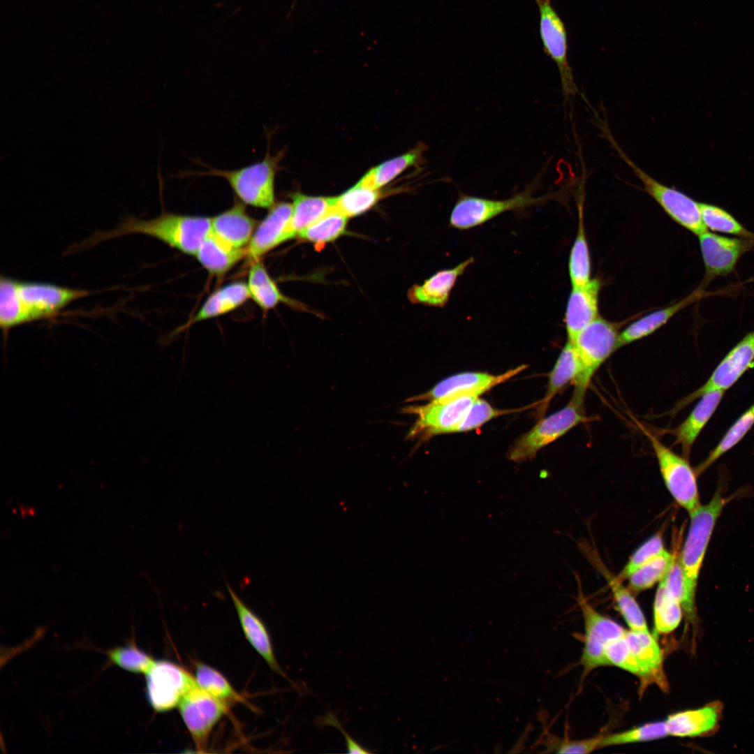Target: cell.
<instances>
[{"label": "cell", "mask_w": 754, "mask_h": 754, "mask_svg": "<svg viewBox=\"0 0 754 754\" xmlns=\"http://www.w3.org/2000/svg\"><path fill=\"white\" fill-rule=\"evenodd\" d=\"M212 218L202 216L163 213L149 220L128 217L116 228L98 232L83 243L91 246L104 240L133 233L153 237L172 248L195 256L211 229Z\"/></svg>", "instance_id": "1"}, {"label": "cell", "mask_w": 754, "mask_h": 754, "mask_svg": "<svg viewBox=\"0 0 754 754\" xmlns=\"http://www.w3.org/2000/svg\"><path fill=\"white\" fill-rule=\"evenodd\" d=\"M731 498H724L717 491L710 501L690 512L688 535L679 556L683 573L686 606L683 616L688 624L697 623L695 593L700 571L706 551L722 510Z\"/></svg>", "instance_id": "2"}, {"label": "cell", "mask_w": 754, "mask_h": 754, "mask_svg": "<svg viewBox=\"0 0 754 754\" xmlns=\"http://www.w3.org/2000/svg\"><path fill=\"white\" fill-rule=\"evenodd\" d=\"M600 134L617 156L632 170L646 192L676 223L696 235L708 230L700 212V202L683 192L667 186L652 177L639 167L623 150L612 135L606 120L597 118Z\"/></svg>", "instance_id": "3"}, {"label": "cell", "mask_w": 754, "mask_h": 754, "mask_svg": "<svg viewBox=\"0 0 754 754\" xmlns=\"http://www.w3.org/2000/svg\"><path fill=\"white\" fill-rule=\"evenodd\" d=\"M282 151L272 155L268 150L263 160L240 169L228 170L208 167L207 171L183 173V177L199 175L223 178L244 204L269 209L275 204L274 183Z\"/></svg>", "instance_id": "4"}, {"label": "cell", "mask_w": 754, "mask_h": 754, "mask_svg": "<svg viewBox=\"0 0 754 754\" xmlns=\"http://www.w3.org/2000/svg\"><path fill=\"white\" fill-rule=\"evenodd\" d=\"M584 399L572 394L568 404L559 411L540 418L528 431L519 436L507 452V459L517 464L533 459L538 451L564 436L579 424L590 422Z\"/></svg>", "instance_id": "5"}, {"label": "cell", "mask_w": 754, "mask_h": 754, "mask_svg": "<svg viewBox=\"0 0 754 754\" xmlns=\"http://www.w3.org/2000/svg\"><path fill=\"white\" fill-rule=\"evenodd\" d=\"M619 324L598 317L572 341L575 347L578 374L573 382V394L584 398L591 380L612 353L617 350ZM569 341V340H568Z\"/></svg>", "instance_id": "6"}, {"label": "cell", "mask_w": 754, "mask_h": 754, "mask_svg": "<svg viewBox=\"0 0 754 754\" xmlns=\"http://www.w3.org/2000/svg\"><path fill=\"white\" fill-rule=\"evenodd\" d=\"M15 290L20 325L53 318L71 303L89 294L86 290L17 279H15Z\"/></svg>", "instance_id": "7"}, {"label": "cell", "mask_w": 754, "mask_h": 754, "mask_svg": "<svg viewBox=\"0 0 754 754\" xmlns=\"http://www.w3.org/2000/svg\"><path fill=\"white\" fill-rule=\"evenodd\" d=\"M478 396L459 397L427 401L422 405L404 407V413L416 416L407 434V438L426 441L441 434L455 433Z\"/></svg>", "instance_id": "8"}, {"label": "cell", "mask_w": 754, "mask_h": 754, "mask_svg": "<svg viewBox=\"0 0 754 754\" xmlns=\"http://www.w3.org/2000/svg\"><path fill=\"white\" fill-rule=\"evenodd\" d=\"M644 431L651 444L667 490L675 501L690 514L701 505L695 470L687 458L676 454L650 432Z\"/></svg>", "instance_id": "9"}, {"label": "cell", "mask_w": 754, "mask_h": 754, "mask_svg": "<svg viewBox=\"0 0 754 754\" xmlns=\"http://www.w3.org/2000/svg\"><path fill=\"white\" fill-rule=\"evenodd\" d=\"M542 200V197H533L531 186L503 200L461 194L451 212L450 224L460 230L469 229L482 225L503 213L525 209Z\"/></svg>", "instance_id": "10"}, {"label": "cell", "mask_w": 754, "mask_h": 754, "mask_svg": "<svg viewBox=\"0 0 754 754\" xmlns=\"http://www.w3.org/2000/svg\"><path fill=\"white\" fill-rule=\"evenodd\" d=\"M534 1L540 14L539 31L543 48L556 65L566 103L571 97L582 94L575 82L568 59V41L565 25L550 0Z\"/></svg>", "instance_id": "11"}, {"label": "cell", "mask_w": 754, "mask_h": 754, "mask_svg": "<svg viewBox=\"0 0 754 754\" xmlns=\"http://www.w3.org/2000/svg\"><path fill=\"white\" fill-rule=\"evenodd\" d=\"M145 675L147 697L157 712L177 707L184 694L196 682L188 671L166 660H155Z\"/></svg>", "instance_id": "12"}, {"label": "cell", "mask_w": 754, "mask_h": 754, "mask_svg": "<svg viewBox=\"0 0 754 754\" xmlns=\"http://www.w3.org/2000/svg\"><path fill=\"white\" fill-rule=\"evenodd\" d=\"M584 623V642L581 664L586 672L609 665L605 649L626 633V630L613 619L598 612L581 593L578 597Z\"/></svg>", "instance_id": "13"}, {"label": "cell", "mask_w": 754, "mask_h": 754, "mask_svg": "<svg viewBox=\"0 0 754 754\" xmlns=\"http://www.w3.org/2000/svg\"><path fill=\"white\" fill-rule=\"evenodd\" d=\"M182 719L200 751L205 749L209 735L228 709V705L214 697L195 682L179 705Z\"/></svg>", "instance_id": "14"}, {"label": "cell", "mask_w": 754, "mask_h": 754, "mask_svg": "<svg viewBox=\"0 0 754 754\" xmlns=\"http://www.w3.org/2000/svg\"><path fill=\"white\" fill-rule=\"evenodd\" d=\"M523 364L500 374L482 371H466L450 376L436 384L429 390L413 396L406 402L431 401L461 396L480 397L494 387L503 383L527 368Z\"/></svg>", "instance_id": "15"}, {"label": "cell", "mask_w": 754, "mask_h": 754, "mask_svg": "<svg viewBox=\"0 0 754 754\" xmlns=\"http://www.w3.org/2000/svg\"><path fill=\"white\" fill-rule=\"evenodd\" d=\"M754 363V330L748 333L724 357L707 380L697 390L681 399L673 413L714 390L725 392Z\"/></svg>", "instance_id": "16"}, {"label": "cell", "mask_w": 754, "mask_h": 754, "mask_svg": "<svg viewBox=\"0 0 754 754\" xmlns=\"http://www.w3.org/2000/svg\"><path fill=\"white\" fill-rule=\"evenodd\" d=\"M697 237L705 269L700 286L704 288L715 278L730 274L740 258L754 246L753 239L725 237L708 230Z\"/></svg>", "instance_id": "17"}, {"label": "cell", "mask_w": 754, "mask_h": 754, "mask_svg": "<svg viewBox=\"0 0 754 754\" xmlns=\"http://www.w3.org/2000/svg\"><path fill=\"white\" fill-rule=\"evenodd\" d=\"M269 209L266 216L258 224L246 248L245 258L250 265L260 260L277 246L293 238L290 228L292 204L280 202Z\"/></svg>", "instance_id": "18"}, {"label": "cell", "mask_w": 754, "mask_h": 754, "mask_svg": "<svg viewBox=\"0 0 754 754\" xmlns=\"http://www.w3.org/2000/svg\"><path fill=\"white\" fill-rule=\"evenodd\" d=\"M723 704L714 701L704 706L670 714L665 722L669 736L697 737L714 732L719 726Z\"/></svg>", "instance_id": "19"}, {"label": "cell", "mask_w": 754, "mask_h": 754, "mask_svg": "<svg viewBox=\"0 0 754 754\" xmlns=\"http://www.w3.org/2000/svg\"><path fill=\"white\" fill-rule=\"evenodd\" d=\"M600 286V281L593 279L584 286L572 287L564 318L568 340L572 341L584 328L599 317Z\"/></svg>", "instance_id": "20"}, {"label": "cell", "mask_w": 754, "mask_h": 754, "mask_svg": "<svg viewBox=\"0 0 754 754\" xmlns=\"http://www.w3.org/2000/svg\"><path fill=\"white\" fill-rule=\"evenodd\" d=\"M226 584L246 640L272 671L286 677L276 660L270 635L265 623L227 582Z\"/></svg>", "instance_id": "21"}, {"label": "cell", "mask_w": 754, "mask_h": 754, "mask_svg": "<svg viewBox=\"0 0 754 754\" xmlns=\"http://www.w3.org/2000/svg\"><path fill=\"white\" fill-rule=\"evenodd\" d=\"M473 261L474 258L470 257L451 269L437 272L422 284L413 285L408 291V300L414 304L444 306L457 279Z\"/></svg>", "instance_id": "22"}, {"label": "cell", "mask_w": 754, "mask_h": 754, "mask_svg": "<svg viewBox=\"0 0 754 754\" xmlns=\"http://www.w3.org/2000/svg\"><path fill=\"white\" fill-rule=\"evenodd\" d=\"M709 295L704 288L699 286L679 302L650 313L632 323L619 333L617 350L651 335L666 324L676 313Z\"/></svg>", "instance_id": "23"}, {"label": "cell", "mask_w": 754, "mask_h": 754, "mask_svg": "<svg viewBox=\"0 0 754 754\" xmlns=\"http://www.w3.org/2000/svg\"><path fill=\"white\" fill-rule=\"evenodd\" d=\"M724 394L720 390L704 394L686 419L668 430L676 437L674 444L681 445L684 457L688 459L697 438L717 409Z\"/></svg>", "instance_id": "24"}, {"label": "cell", "mask_w": 754, "mask_h": 754, "mask_svg": "<svg viewBox=\"0 0 754 754\" xmlns=\"http://www.w3.org/2000/svg\"><path fill=\"white\" fill-rule=\"evenodd\" d=\"M241 203L212 218L211 231L235 248L246 249L258 226Z\"/></svg>", "instance_id": "25"}, {"label": "cell", "mask_w": 754, "mask_h": 754, "mask_svg": "<svg viewBox=\"0 0 754 754\" xmlns=\"http://www.w3.org/2000/svg\"><path fill=\"white\" fill-rule=\"evenodd\" d=\"M250 293L246 283L235 281L226 284L212 293L202 304L196 313L174 334L188 328L191 325L228 313L244 304Z\"/></svg>", "instance_id": "26"}, {"label": "cell", "mask_w": 754, "mask_h": 754, "mask_svg": "<svg viewBox=\"0 0 754 754\" xmlns=\"http://www.w3.org/2000/svg\"><path fill=\"white\" fill-rule=\"evenodd\" d=\"M624 637L640 665L649 683H656L663 688L667 681L663 671V653L656 637L650 632L626 630Z\"/></svg>", "instance_id": "27"}, {"label": "cell", "mask_w": 754, "mask_h": 754, "mask_svg": "<svg viewBox=\"0 0 754 754\" xmlns=\"http://www.w3.org/2000/svg\"><path fill=\"white\" fill-rule=\"evenodd\" d=\"M195 257L211 274L223 276L246 257V249L230 246L211 229L200 244Z\"/></svg>", "instance_id": "28"}, {"label": "cell", "mask_w": 754, "mask_h": 754, "mask_svg": "<svg viewBox=\"0 0 754 754\" xmlns=\"http://www.w3.org/2000/svg\"><path fill=\"white\" fill-rule=\"evenodd\" d=\"M579 364L574 343L567 341L561 351L552 369L548 374L546 392L544 397L538 401L535 415L544 417L551 401L568 384L572 383L578 374Z\"/></svg>", "instance_id": "29"}, {"label": "cell", "mask_w": 754, "mask_h": 754, "mask_svg": "<svg viewBox=\"0 0 754 754\" xmlns=\"http://www.w3.org/2000/svg\"><path fill=\"white\" fill-rule=\"evenodd\" d=\"M427 150V145L420 142L404 154L371 168L357 183L367 188L380 189L408 168L422 164Z\"/></svg>", "instance_id": "30"}, {"label": "cell", "mask_w": 754, "mask_h": 754, "mask_svg": "<svg viewBox=\"0 0 754 754\" xmlns=\"http://www.w3.org/2000/svg\"><path fill=\"white\" fill-rule=\"evenodd\" d=\"M250 265L246 284L251 298L262 310L267 311L280 303L301 307L281 293L260 260Z\"/></svg>", "instance_id": "31"}, {"label": "cell", "mask_w": 754, "mask_h": 754, "mask_svg": "<svg viewBox=\"0 0 754 754\" xmlns=\"http://www.w3.org/2000/svg\"><path fill=\"white\" fill-rule=\"evenodd\" d=\"M291 198L290 228L293 238L334 209V197L312 196L297 192L291 195Z\"/></svg>", "instance_id": "32"}, {"label": "cell", "mask_w": 754, "mask_h": 754, "mask_svg": "<svg viewBox=\"0 0 754 754\" xmlns=\"http://www.w3.org/2000/svg\"><path fill=\"white\" fill-rule=\"evenodd\" d=\"M612 590L616 605L630 630L649 632L644 615L631 591L603 566L599 568Z\"/></svg>", "instance_id": "33"}, {"label": "cell", "mask_w": 754, "mask_h": 754, "mask_svg": "<svg viewBox=\"0 0 754 754\" xmlns=\"http://www.w3.org/2000/svg\"><path fill=\"white\" fill-rule=\"evenodd\" d=\"M582 206L579 207V223L569 258V275L572 287L586 285L591 280V260L585 235Z\"/></svg>", "instance_id": "34"}, {"label": "cell", "mask_w": 754, "mask_h": 754, "mask_svg": "<svg viewBox=\"0 0 754 754\" xmlns=\"http://www.w3.org/2000/svg\"><path fill=\"white\" fill-rule=\"evenodd\" d=\"M683 616L679 602L660 583L653 603L654 630L657 634H668L680 624Z\"/></svg>", "instance_id": "35"}, {"label": "cell", "mask_w": 754, "mask_h": 754, "mask_svg": "<svg viewBox=\"0 0 754 754\" xmlns=\"http://www.w3.org/2000/svg\"><path fill=\"white\" fill-rule=\"evenodd\" d=\"M194 678L202 689L228 705L243 700L228 679L207 664L202 662L195 664Z\"/></svg>", "instance_id": "36"}, {"label": "cell", "mask_w": 754, "mask_h": 754, "mask_svg": "<svg viewBox=\"0 0 754 754\" xmlns=\"http://www.w3.org/2000/svg\"><path fill=\"white\" fill-rule=\"evenodd\" d=\"M676 554L666 549L651 561L635 571L628 578V588L633 592H642L660 582L670 571Z\"/></svg>", "instance_id": "37"}, {"label": "cell", "mask_w": 754, "mask_h": 754, "mask_svg": "<svg viewBox=\"0 0 754 754\" xmlns=\"http://www.w3.org/2000/svg\"><path fill=\"white\" fill-rule=\"evenodd\" d=\"M754 424V404L732 424L717 445L709 452L705 460L695 469L697 475L702 474L718 458L737 445Z\"/></svg>", "instance_id": "38"}, {"label": "cell", "mask_w": 754, "mask_h": 754, "mask_svg": "<svg viewBox=\"0 0 754 754\" xmlns=\"http://www.w3.org/2000/svg\"><path fill=\"white\" fill-rule=\"evenodd\" d=\"M348 218L333 209L302 231L297 237L315 244H325L346 232Z\"/></svg>", "instance_id": "39"}, {"label": "cell", "mask_w": 754, "mask_h": 754, "mask_svg": "<svg viewBox=\"0 0 754 754\" xmlns=\"http://www.w3.org/2000/svg\"><path fill=\"white\" fill-rule=\"evenodd\" d=\"M380 189L364 187L357 183L334 197V209L346 217L359 216L372 208L380 200Z\"/></svg>", "instance_id": "40"}, {"label": "cell", "mask_w": 754, "mask_h": 754, "mask_svg": "<svg viewBox=\"0 0 754 754\" xmlns=\"http://www.w3.org/2000/svg\"><path fill=\"white\" fill-rule=\"evenodd\" d=\"M700 207L702 219L707 230L754 239V234L727 211L709 203L700 202Z\"/></svg>", "instance_id": "41"}, {"label": "cell", "mask_w": 754, "mask_h": 754, "mask_svg": "<svg viewBox=\"0 0 754 754\" xmlns=\"http://www.w3.org/2000/svg\"><path fill=\"white\" fill-rule=\"evenodd\" d=\"M669 736L665 720L646 723L623 732L603 735L601 748L656 740Z\"/></svg>", "instance_id": "42"}, {"label": "cell", "mask_w": 754, "mask_h": 754, "mask_svg": "<svg viewBox=\"0 0 754 754\" xmlns=\"http://www.w3.org/2000/svg\"><path fill=\"white\" fill-rule=\"evenodd\" d=\"M538 402L525 407L512 409H500L491 406L487 401L478 397L472 404L465 417L456 429L455 433L466 432L480 427L497 417L521 412L530 408H535Z\"/></svg>", "instance_id": "43"}, {"label": "cell", "mask_w": 754, "mask_h": 754, "mask_svg": "<svg viewBox=\"0 0 754 754\" xmlns=\"http://www.w3.org/2000/svg\"><path fill=\"white\" fill-rule=\"evenodd\" d=\"M605 655L609 665L619 667L649 683L644 670L630 650L624 636L611 642L605 649Z\"/></svg>", "instance_id": "44"}, {"label": "cell", "mask_w": 754, "mask_h": 754, "mask_svg": "<svg viewBox=\"0 0 754 754\" xmlns=\"http://www.w3.org/2000/svg\"><path fill=\"white\" fill-rule=\"evenodd\" d=\"M108 655L114 664L135 673L146 674L155 662L150 656L133 645L112 649Z\"/></svg>", "instance_id": "45"}, {"label": "cell", "mask_w": 754, "mask_h": 754, "mask_svg": "<svg viewBox=\"0 0 754 754\" xmlns=\"http://www.w3.org/2000/svg\"><path fill=\"white\" fill-rule=\"evenodd\" d=\"M665 549L661 535L658 533L646 540L632 554L616 577L620 581L628 578L638 568L653 559Z\"/></svg>", "instance_id": "46"}, {"label": "cell", "mask_w": 754, "mask_h": 754, "mask_svg": "<svg viewBox=\"0 0 754 754\" xmlns=\"http://www.w3.org/2000/svg\"><path fill=\"white\" fill-rule=\"evenodd\" d=\"M603 736H597L588 739L578 740H556L551 739L545 741L547 749L559 753H590L596 749L601 748Z\"/></svg>", "instance_id": "47"}, {"label": "cell", "mask_w": 754, "mask_h": 754, "mask_svg": "<svg viewBox=\"0 0 754 754\" xmlns=\"http://www.w3.org/2000/svg\"><path fill=\"white\" fill-rule=\"evenodd\" d=\"M318 723L321 725H330L337 727L343 734L344 739L346 742L347 752L350 753H371V751L367 748L362 746L358 742L355 741L343 728L341 724L336 717V716L332 713L328 712L325 716L319 718Z\"/></svg>", "instance_id": "48"}]
</instances>
